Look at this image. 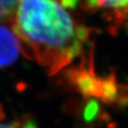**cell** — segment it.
<instances>
[{"label": "cell", "mask_w": 128, "mask_h": 128, "mask_svg": "<svg viewBox=\"0 0 128 128\" xmlns=\"http://www.w3.org/2000/svg\"><path fill=\"white\" fill-rule=\"evenodd\" d=\"M12 28L21 52L52 75L68 66L84 50L86 28L57 0H19Z\"/></svg>", "instance_id": "cell-1"}, {"label": "cell", "mask_w": 128, "mask_h": 128, "mask_svg": "<svg viewBox=\"0 0 128 128\" xmlns=\"http://www.w3.org/2000/svg\"><path fill=\"white\" fill-rule=\"evenodd\" d=\"M87 9L111 14H127L128 0H84Z\"/></svg>", "instance_id": "cell-3"}, {"label": "cell", "mask_w": 128, "mask_h": 128, "mask_svg": "<svg viewBox=\"0 0 128 128\" xmlns=\"http://www.w3.org/2000/svg\"><path fill=\"white\" fill-rule=\"evenodd\" d=\"M0 128H36L32 122H0Z\"/></svg>", "instance_id": "cell-5"}, {"label": "cell", "mask_w": 128, "mask_h": 128, "mask_svg": "<svg viewBox=\"0 0 128 128\" xmlns=\"http://www.w3.org/2000/svg\"><path fill=\"white\" fill-rule=\"evenodd\" d=\"M18 3L19 0H0V22L12 18Z\"/></svg>", "instance_id": "cell-4"}, {"label": "cell", "mask_w": 128, "mask_h": 128, "mask_svg": "<svg viewBox=\"0 0 128 128\" xmlns=\"http://www.w3.org/2000/svg\"><path fill=\"white\" fill-rule=\"evenodd\" d=\"M20 52L18 39L12 27L0 22V68L12 64Z\"/></svg>", "instance_id": "cell-2"}]
</instances>
